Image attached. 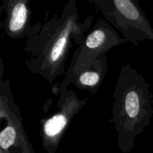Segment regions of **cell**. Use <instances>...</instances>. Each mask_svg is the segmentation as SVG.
<instances>
[{
    "instance_id": "5",
    "label": "cell",
    "mask_w": 153,
    "mask_h": 153,
    "mask_svg": "<svg viewBox=\"0 0 153 153\" xmlns=\"http://www.w3.org/2000/svg\"><path fill=\"white\" fill-rule=\"evenodd\" d=\"M58 110L40 122V137L44 150L55 153L75 117L84 108L88 98L80 99L73 90L66 89L59 95Z\"/></svg>"
},
{
    "instance_id": "8",
    "label": "cell",
    "mask_w": 153,
    "mask_h": 153,
    "mask_svg": "<svg viewBox=\"0 0 153 153\" xmlns=\"http://www.w3.org/2000/svg\"><path fill=\"white\" fill-rule=\"evenodd\" d=\"M29 0H4L0 12L4 16L1 25L6 34L14 40L27 38L32 28L31 8Z\"/></svg>"
},
{
    "instance_id": "6",
    "label": "cell",
    "mask_w": 153,
    "mask_h": 153,
    "mask_svg": "<svg viewBox=\"0 0 153 153\" xmlns=\"http://www.w3.org/2000/svg\"><path fill=\"white\" fill-rule=\"evenodd\" d=\"M128 43L105 19H100L85 37L83 43L73 52L70 67L64 79L67 81L73 73L90 64L108 51Z\"/></svg>"
},
{
    "instance_id": "1",
    "label": "cell",
    "mask_w": 153,
    "mask_h": 153,
    "mask_svg": "<svg viewBox=\"0 0 153 153\" xmlns=\"http://www.w3.org/2000/svg\"><path fill=\"white\" fill-rule=\"evenodd\" d=\"M94 16L80 20L76 1L70 0L60 11L32 25L26 38L24 63L31 73L39 75L49 84L66 73V62L73 42L82 45L90 31Z\"/></svg>"
},
{
    "instance_id": "7",
    "label": "cell",
    "mask_w": 153,
    "mask_h": 153,
    "mask_svg": "<svg viewBox=\"0 0 153 153\" xmlns=\"http://www.w3.org/2000/svg\"><path fill=\"white\" fill-rule=\"evenodd\" d=\"M108 68V64L106 54H103L73 73L68 80L61 81L60 83L53 85L52 93L59 96L63 91L67 89L70 84H73L81 91H87L91 94H96L102 85Z\"/></svg>"
},
{
    "instance_id": "3",
    "label": "cell",
    "mask_w": 153,
    "mask_h": 153,
    "mask_svg": "<svg viewBox=\"0 0 153 153\" xmlns=\"http://www.w3.org/2000/svg\"><path fill=\"white\" fill-rule=\"evenodd\" d=\"M115 29L134 46L145 40L153 41V28L139 0L91 1Z\"/></svg>"
},
{
    "instance_id": "4",
    "label": "cell",
    "mask_w": 153,
    "mask_h": 153,
    "mask_svg": "<svg viewBox=\"0 0 153 153\" xmlns=\"http://www.w3.org/2000/svg\"><path fill=\"white\" fill-rule=\"evenodd\" d=\"M0 153H34L10 82H0Z\"/></svg>"
},
{
    "instance_id": "2",
    "label": "cell",
    "mask_w": 153,
    "mask_h": 153,
    "mask_svg": "<svg viewBox=\"0 0 153 153\" xmlns=\"http://www.w3.org/2000/svg\"><path fill=\"white\" fill-rule=\"evenodd\" d=\"M149 88L146 79L131 64L121 67L114 90L109 123L117 132V144L122 152L132 150L136 139L149 126L153 116Z\"/></svg>"
}]
</instances>
